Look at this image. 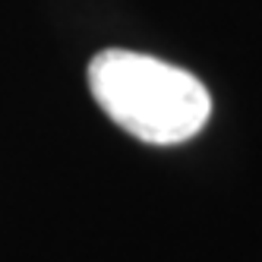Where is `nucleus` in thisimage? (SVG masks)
<instances>
[{"label":"nucleus","mask_w":262,"mask_h":262,"mask_svg":"<svg viewBox=\"0 0 262 262\" xmlns=\"http://www.w3.org/2000/svg\"><path fill=\"white\" fill-rule=\"evenodd\" d=\"M89 89L111 120L148 145L186 142L212 117V95L202 79L139 51L107 48L95 54Z\"/></svg>","instance_id":"nucleus-1"}]
</instances>
